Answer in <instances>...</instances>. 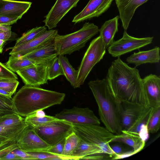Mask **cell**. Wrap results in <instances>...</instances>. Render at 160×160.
Masks as SVG:
<instances>
[{"mask_svg":"<svg viewBox=\"0 0 160 160\" xmlns=\"http://www.w3.org/2000/svg\"><path fill=\"white\" fill-rule=\"evenodd\" d=\"M26 152L29 155L32 156L34 160L61 159L58 156L47 152Z\"/></svg>","mask_w":160,"mask_h":160,"instance_id":"obj_36","label":"cell"},{"mask_svg":"<svg viewBox=\"0 0 160 160\" xmlns=\"http://www.w3.org/2000/svg\"><path fill=\"white\" fill-rule=\"evenodd\" d=\"M81 140L80 137L73 131L66 137L64 148L61 158V160H68Z\"/></svg>","mask_w":160,"mask_h":160,"instance_id":"obj_26","label":"cell"},{"mask_svg":"<svg viewBox=\"0 0 160 160\" xmlns=\"http://www.w3.org/2000/svg\"><path fill=\"white\" fill-rule=\"evenodd\" d=\"M32 2L12 0H0V16L20 19L31 7Z\"/></svg>","mask_w":160,"mask_h":160,"instance_id":"obj_18","label":"cell"},{"mask_svg":"<svg viewBox=\"0 0 160 160\" xmlns=\"http://www.w3.org/2000/svg\"><path fill=\"white\" fill-rule=\"evenodd\" d=\"M73 131L85 141L99 146L104 153L115 154L110 146V142L115 134L99 125L72 124Z\"/></svg>","mask_w":160,"mask_h":160,"instance_id":"obj_5","label":"cell"},{"mask_svg":"<svg viewBox=\"0 0 160 160\" xmlns=\"http://www.w3.org/2000/svg\"><path fill=\"white\" fill-rule=\"evenodd\" d=\"M21 160H34L32 157L25 152L19 148H17L11 152Z\"/></svg>","mask_w":160,"mask_h":160,"instance_id":"obj_38","label":"cell"},{"mask_svg":"<svg viewBox=\"0 0 160 160\" xmlns=\"http://www.w3.org/2000/svg\"><path fill=\"white\" fill-rule=\"evenodd\" d=\"M113 0H90L84 9L74 17L72 22L76 23L98 17L110 6Z\"/></svg>","mask_w":160,"mask_h":160,"instance_id":"obj_15","label":"cell"},{"mask_svg":"<svg viewBox=\"0 0 160 160\" xmlns=\"http://www.w3.org/2000/svg\"><path fill=\"white\" fill-rule=\"evenodd\" d=\"M101 153H99L93 154L91 155L88 156L83 157L81 158L82 159H97V160H104L107 159L106 158L108 159V158H111L112 159L113 157V155L109 154H107L106 155H100Z\"/></svg>","mask_w":160,"mask_h":160,"instance_id":"obj_44","label":"cell"},{"mask_svg":"<svg viewBox=\"0 0 160 160\" xmlns=\"http://www.w3.org/2000/svg\"><path fill=\"white\" fill-rule=\"evenodd\" d=\"M0 93L9 97H12V95L10 93L1 89H0Z\"/></svg>","mask_w":160,"mask_h":160,"instance_id":"obj_48","label":"cell"},{"mask_svg":"<svg viewBox=\"0 0 160 160\" xmlns=\"http://www.w3.org/2000/svg\"><path fill=\"white\" fill-rule=\"evenodd\" d=\"M102 153H104L99 146L81 139L79 145L69 157L68 160L81 159L85 156Z\"/></svg>","mask_w":160,"mask_h":160,"instance_id":"obj_22","label":"cell"},{"mask_svg":"<svg viewBox=\"0 0 160 160\" xmlns=\"http://www.w3.org/2000/svg\"><path fill=\"white\" fill-rule=\"evenodd\" d=\"M119 18V16H117L106 21L99 29V36L102 38L106 48L113 42L114 36L118 31Z\"/></svg>","mask_w":160,"mask_h":160,"instance_id":"obj_20","label":"cell"},{"mask_svg":"<svg viewBox=\"0 0 160 160\" xmlns=\"http://www.w3.org/2000/svg\"><path fill=\"white\" fill-rule=\"evenodd\" d=\"M58 119L55 117L46 115L43 116L38 117L32 113L26 117L24 121L27 125L34 128H37L45 126Z\"/></svg>","mask_w":160,"mask_h":160,"instance_id":"obj_28","label":"cell"},{"mask_svg":"<svg viewBox=\"0 0 160 160\" xmlns=\"http://www.w3.org/2000/svg\"><path fill=\"white\" fill-rule=\"evenodd\" d=\"M153 37L137 38L129 35L125 31L122 38L113 42L108 48V53L114 57H120L127 53L152 43Z\"/></svg>","mask_w":160,"mask_h":160,"instance_id":"obj_9","label":"cell"},{"mask_svg":"<svg viewBox=\"0 0 160 160\" xmlns=\"http://www.w3.org/2000/svg\"><path fill=\"white\" fill-rule=\"evenodd\" d=\"M18 148V145L16 142L0 149V158Z\"/></svg>","mask_w":160,"mask_h":160,"instance_id":"obj_43","label":"cell"},{"mask_svg":"<svg viewBox=\"0 0 160 160\" xmlns=\"http://www.w3.org/2000/svg\"><path fill=\"white\" fill-rule=\"evenodd\" d=\"M14 113L12 97L0 93V116Z\"/></svg>","mask_w":160,"mask_h":160,"instance_id":"obj_30","label":"cell"},{"mask_svg":"<svg viewBox=\"0 0 160 160\" xmlns=\"http://www.w3.org/2000/svg\"><path fill=\"white\" fill-rule=\"evenodd\" d=\"M2 116H0V118Z\"/></svg>","mask_w":160,"mask_h":160,"instance_id":"obj_51","label":"cell"},{"mask_svg":"<svg viewBox=\"0 0 160 160\" xmlns=\"http://www.w3.org/2000/svg\"><path fill=\"white\" fill-rule=\"evenodd\" d=\"M106 49L100 36L92 41L78 70V74L74 88H80L84 83L93 68L103 58Z\"/></svg>","mask_w":160,"mask_h":160,"instance_id":"obj_6","label":"cell"},{"mask_svg":"<svg viewBox=\"0 0 160 160\" xmlns=\"http://www.w3.org/2000/svg\"><path fill=\"white\" fill-rule=\"evenodd\" d=\"M48 79L51 80L60 75H64L63 70L58 57H57L50 63L48 67Z\"/></svg>","mask_w":160,"mask_h":160,"instance_id":"obj_31","label":"cell"},{"mask_svg":"<svg viewBox=\"0 0 160 160\" xmlns=\"http://www.w3.org/2000/svg\"><path fill=\"white\" fill-rule=\"evenodd\" d=\"M3 45H2L0 46V53H1L3 52Z\"/></svg>","mask_w":160,"mask_h":160,"instance_id":"obj_50","label":"cell"},{"mask_svg":"<svg viewBox=\"0 0 160 160\" xmlns=\"http://www.w3.org/2000/svg\"><path fill=\"white\" fill-rule=\"evenodd\" d=\"M148 0H115L122 27L126 30L137 8Z\"/></svg>","mask_w":160,"mask_h":160,"instance_id":"obj_16","label":"cell"},{"mask_svg":"<svg viewBox=\"0 0 160 160\" xmlns=\"http://www.w3.org/2000/svg\"><path fill=\"white\" fill-rule=\"evenodd\" d=\"M80 0H57L43 22L49 30L55 28L58 23Z\"/></svg>","mask_w":160,"mask_h":160,"instance_id":"obj_13","label":"cell"},{"mask_svg":"<svg viewBox=\"0 0 160 160\" xmlns=\"http://www.w3.org/2000/svg\"><path fill=\"white\" fill-rule=\"evenodd\" d=\"M106 78L119 102L127 101L151 106L138 70L128 66L120 57L112 62Z\"/></svg>","mask_w":160,"mask_h":160,"instance_id":"obj_1","label":"cell"},{"mask_svg":"<svg viewBox=\"0 0 160 160\" xmlns=\"http://www.w3.org/2000/svg\"><path fill=\"white\" fill-rule=\"evenodd\" d=\"M143 88L149 100L150 106H160V77L150 74L142 79Z\"/></svg>","mask_w":160,"mask_h":160,"instance_id":"obj_17","label":"cell"},{"mask_svg":"<svg viewBox=\"0 0 160 160\" xmlns=\"http://www.w3.org/2000/svg\"><path fill=\"white\" fill-rule=\"evenodd\" d=\"M65 97L64 93L35 87H22L12 98L15 112L26 117L39 110L61 104Z\"/></svg>","mask_w":160,"mask_h":160,"instance_id":"obj_3","label":"cell"},{"mask_svg":"<svg viewBox=\"0 0 160 160\" xmlns=\"http://www.w3.org/2000/svg\"><path fill=\"white\" fill-rule=\"evenodd\" d=\"M99 31L94 23L85 22L81 29L74 32L62 35L58 34L54 39L58 55L70 54L79 51Z\"/></svg>","mask_w":160,"mask_h":160,"instance_id":"obj_4","label":"cell"},{"mask_svg":"<svg viewBox=\"0 0 160 160\" xmlns=\"http://www.w3.org/2000/svg\"><path fill=\"white\" fill-rule=\"evenodd\" d=\"M62 67L64 75L70 82L71 85L74 88L77 77L78 71L73 68L69 63L68 59L63 55L58 56Z\"/></svg>","mask_w":160,"mask_h":160,"instance_id":"obj_27","label":"cell"},{"mask_svg":"<svg viewBox=\"0 0 160 160\" xmlns=\"http://www.w3.org/2000/svg\"><path fill=\"white\" fill-rule=\"evenodd\" d=\"M17 76L0 62V82L18 80Z\"/></svg>","mask_w":160,"mask_h":160,"instance_id":"obj_34","label":"cell"},{"mask_svg":"<svg viewBox=\"0 0 160 160\" xmlns=\"http://www.w3.org/2000/svg\"><path fill=\"white\" fill-rule=\"evenodd\" d=\"M110 147L114 154H121L130 151L127 148L119 144L116 143L110 145Z\"/></svg>","mask_w":160,"mask_h":160,"instance_id":"obj_42","label":"cell"},{"mask_svg":"<svg viewBox=\"0 0 160 160\" xmlns=\"http://www.w3.org/2000/svg\"><path fill=\"white\" fill-rule=\"evenodd\" d=\"M57 30H47L38 37L28 42L13 47L9 54L16 57H21L44 46L54 40L57 34Z\"/></svg>","mask_w":160,"mask_h":160,"instance_id":"obj_12","label":"cell"},{"mask_svg":"<svg viewBox=\"0 0 160 160\" xmlns=\"http://www.w3.org/2000/svg\"><path fill=\"white\" fill-rule=\"evenodd\" d=\"M19 84L17 80L0 82V89L9 92L12 96L15 92Z\"/></svg>","mask_w":160,"mask_h":160,"instance_id":"obj_35","label":"cell"},{"mask_svg":"<svg viewBox=\"0 0 160 160\" xmlns=\"http://www.w3.org/2000/svg\"><path fill=\"white\" fill-rule=\"evenodd\" d=\"M149 132L148 124H144L140 128L138 135L142 140L146 142L149 138Z\"/></svg>","mask_w":160,"mask_h":160,"instance_id":"obj_40","label":"cell"},{"mask_svg":"<svg viewBox=\"0 0 160 160\" xmlns=\"http://www.w3.org/2000/svg\"><path fill=\"white\" fill-rule=\"evenodd\" d=\"M49 57L35 60L11 55L5 65L12 72H16L23 69L36 65Z\"/></svg>","mask_w":160,"mask_h":160,"instance_id":"obj_23","label":"cell"},{"mask_svg":"<svg viewBox=\"0 0 160 160\" xmlns=\"http://www.w3.org/2000/svg\"><path fill=\"white\" fill-rule=\"evenodd\" d=\"M58 55L51 56L36 65L23 69L16 72L25 85L38 87L47 84L48 67L50 62Z\"/></svg>","mask_w":160,"mask_h":160,"instance_id":"obj_8","label":"cell"},{"mask_svg":"<svg viewBox=\"0 0 160 160\" xmlns=\"http://www.w3.org/2000/svg\"><path fill=\"white\" fill-rule=\"evenodd\" d=\"M24 122V118L16 113L5 115L0 118V126L14 125Z\"/></svg>","mask_w":160,"mask_h":160,"instance_id":"obj_32","label":"cell"},{"mask_svg":"<svg viewBox=\"0 0 160 160\" xmlns=\"http://www.w3.org/2000/svg\"><path fill=\"white\" fill-rule=\"evenodd\" d=\"M56 54H57L54 40L49 43L20 57L37 60Z\"/></svg>","mask_w":160,"mask_h":160,"instance_id":"obj_24","label":"cell"},{"mask_svg":"<svg viewBox=\"0 0 160 160\" xmlns=\"http://www.w3.org/2000/svg\"><path fill=\"white\" fill-rule=\"evenodd\" d=\"M120 103L122 131L128 130L148 107L127 101H122Z\"/></svg>","mask_w":160,"mask_h":160,"instance_id":"obj_14","label":"cell"},{"mask_svg":"<svg viewBox=\"0 0 160 160\" xmlns=\"http://www.w3.org/2000/svg\"><path fill=\"white\" fill-rule=\"evenodd\" d=\"M98 107L100 119L105 127L115 135L122 133L120 102L115 97L106 78L88 83Z\"/></svg>","mask_w":160,"mask_h":160,"instance_id":"obj_2","label":"cell"},{"mask_svg":"<svg viewBox=\"0 0 160 160\" xmlns=\"http://www.w3.org/2000/svg\"><path fill=\"white\" fill-rule=\"evenodd\" d=\"M138 150H130L121 154H115L113 155L112 160H117L127 158L139 152Z\"/></svg>","mask_w":160,"mask_h":160,"instance_id":"obj_45","label":"cell"},{"mask_svg":"<svg viewBox=\"0 0 160 160\" xmlns=\"http://www.w3.org/2000/svg\"><path fill=\"white\" fill-rule=\"evenodd\" d=\"M21 160L20 158L11 152L0 158V160Z\"/></svg>","mask_w":160,"mask_h":160,"instance_id":"obj_47","label":"cell"},{"mask_svg":"<svg viewBox=\"0 0 160 160\" xmlns=\"http://www.w3.org/2000/svg\"><path fill=\"white\" fill-rule=\"evenodd\" d=\"M16 142V140L9 139H0V149Z\"/></svg>","mask_w":160,"mask_h":160,"instance_id":"obj_46","label":"cell"},{"mask_svg":"<svg viewBox=\"0 0 160 160\" xmlns=\"http://www.w3.org/2000/svg\"><path fill=\"white\" fill-rule=\"evenodd\" d=\"M19 148L26 152L47 151L51 147L36 132L34 128L27 125L16 139Z\"/></svg>","mask_w":160,"mask_h":160,"instance_id":"obj_11","label":"cell"},{"mask_svg":"<svg viewBox=\"0 0 160 160\" xmlns=\"http://www.w3.org/2000/svg\"><path fill=\"white\" fill-rule=\"evenodd\" d=\"M58 119L65 120L72 124L78 125H100L99 119L93 112L88 108L74 107L69 109H65L55 115Z\"/></svg>","mask_w":160,"mask_h":160,"instance_id":"obj_10","label":"cell"},{"mask_svg":"<svg viewBox=\"0 0 160 160\" xmlns=\"http://www.w3.org/2000/svg\"><path fill=\"white\" fill-rule=\"evenodd\" d=\"M15 33L11 31L5 32L0 30V40L5 42L13 40L15 38Z\"/></svg>","mask_w":160,"mask_h":160,"instance_id":"obj_41","label":"cell"},{"mask_svg":"<svg viewBox=\"0 0 160 160\" xmlns=\"http://www.w3.org/2000/svg\"><path fill=\"white\" fill-rule=\"evenodd\" d=\"M19 19L20 18L17 17L0 16V25H10L16 23Z\"/></svg>","mask_w":160,"mask_h":160,"instance_id":"obj_39","label":"cell"},{"mask_svg":"<svg viewBox=\"0 0 160 160\" xmlns=\"http://www.w3.org/2000/svg\"><path fill=\"white\" fill-rule=\"evenodd\" d=\"M5 42H6L4 41L0 40V46L2 45H4Z\"/></svg>","mask_w":160,"mask_h":160,"instance_id":"obj_49","label":"cell"},{"mask_svg":"<svg viewBox=\"0 0 160 160\" xmlns=\"http://www.w3.org/2000/svg\"><path fill=\"white\" fill-rule=\"evenodd\" d=\"M34 128L40 137L51 147L59 143L73 131L72 123L60 119L45 126Z\"/></svg>","mask_w":160,"mask_h":160,"instance_id":"obj_7","label":"cell"},{"mask_svg":"<svg viewBox=\"0 0 160 160\" xmlns=\"http://www.w3.org/2000/svg\"><path fill=\"white\" fill-rule=\"evenodd\" d=\"M65 138L55 145L51 147L47 152L57 156L61 159L64 148Z\"/></svg>","mask_w":160,"mask_h":160,"instance_id":"obj_37","label":"cell"},{"mask_svg":"<svg viewBox=\"0 0 160 160\" xmlns=\"http://www.w3.org/2000/svg\"><path fill=\"white\" fill-rule=\"evenodd\" d=\"M47 30V28L45 26L33 28L24 33L21 37L18 38L14 47H16L32 40L39 36Z\"/></svg>","mask_w":160,"mask_h":160,"instance_id":"obj_29","label":"cell"},{"mask_svg":"<svg viewBox=\"0 0 160 160\" xmlns=\"http://www.w3.org/2000/svg\"><path fill=\"white\" fill-rule=\"evenodd\" d=\"M160 60V48L158 46L150 50L134 52L126 59L128 64H134L136 66L148 63H158Z\"/></svg>","mask_w":160,"mask_h":160,"instance_id":"obj_19","label":"cell"},{"mask_svg":"<svg viewBox=\"0 0 160 160\" xmlns=\"http://www.w3.org/2000/svg\"><path fill=\"white\" fill-rule=\"evenodd\" d=\"M114 142L124 143L132 148L134 150L140 151L143 149L145 144V142L142 140L139 135L125 130H122L120 134L115 135L110 143Z\"/></svg>","mask_w":160,"mask_h":160,"instance_id":"obj_21","label":"cell"},{"mask_svg":"<svg viewBox=\"0 0 160 160\" xmlns=\"http://www.w3.org/2000/svg\"><path fill=\"white\" fill-rule=\"evenodd\" d=\"M154 110L148 125L149 132H156L160 127V106L153 108Z\"/></svg>","mask_w":160,"mask_h":160,"instance_id":"obj_33","label":"cell"},{"mask_svg":"<svg viewBox=\"0 0 160 160\" xmlns=\"http://www.w3.org/2000/svg\"><path fill=\"white\" fill-rule=\"evenodd\" d=\"M27 125L24 122L16 125L0 126V139L16 141L18 137Z\"/></svg>","mask_w":160,"mask_h":160,"instance_id":"obj_25","label":"cell"}]
</instances>
